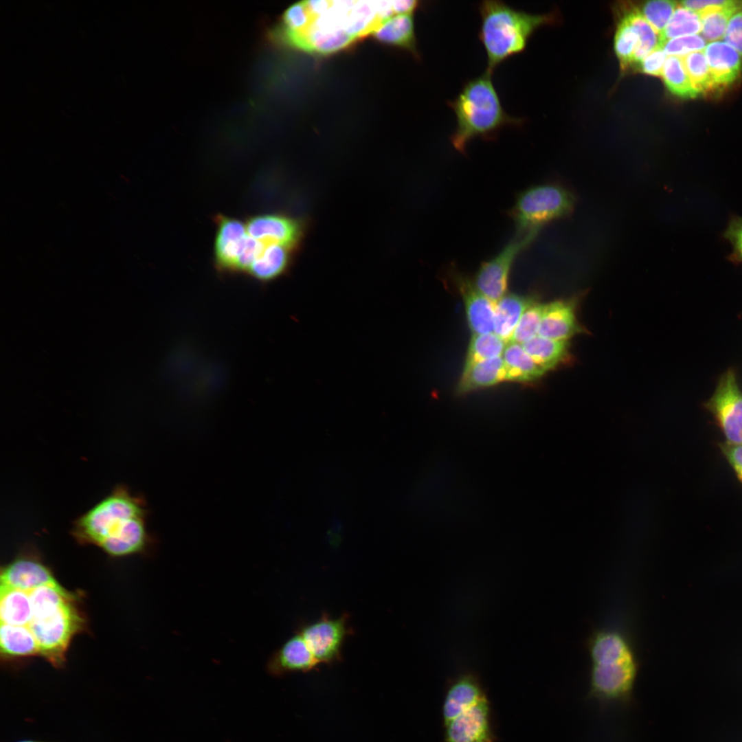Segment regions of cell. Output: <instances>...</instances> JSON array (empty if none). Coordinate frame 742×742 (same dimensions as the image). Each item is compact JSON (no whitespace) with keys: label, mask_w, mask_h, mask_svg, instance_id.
<instances>
[{"label":"cell","mask_w":742,"mask_h":742,"mask_svg":"<svg viewBox=\"0 0 742 742\" xmlns=\"http://www.w3.org/2000/svg\"><path fill=\"white\" fill-rule=\"evenodd\" d=\"M396 14V1H304L286 10L273 34L290 47L325 56L372 34Z\"/></svg>","instance_id":"obj_1"},{"label":"cell","mask_w":742,"mask_h":742,"mask_svg":"<svg viewBox=\"0 0 742 742\" xmlns=\"http://www.w3.org/2000/svg\"><path fill=\"white\" fill-rule=\"evenodd\" d=\"M142 497L117 484L73 522L71 532L80 543L95 545L121 556L144 551L150 541Z\"/></svg>","instance_id":"obj_2"},{"label":"cell","mask_w":742,"mask_h":742,"mask_svg":"<svg viewBox=\"0 0 742 742\" xmlns=\"http://www.w3.org/2000/svg\"><path fill=\"white\" fill-rule=\"evenodd\" d=\"M590 659L589 693L604 701L631 698L639 662L628 635L615 627L594 629L586 642Z\"/></svg>","instance_id":"obj_3"},{"label":"cell","mask_w":742,"mask_h":742,"mask_svg":"<svg viewBox=\"0 0 742 742\" xmlns=\"http://www.w3.org/2000/svg\"><path fill=\"white\" fill-rule=\"evenodd\" d=\"M491 74L485 71L464 83L458 95L447 104L453 111L456 126L450 137L454 149L462 154L473 139H493L507 126H521L523 119L504 110Z\"/></svg>","instance_id":"obj_4"},{"label":"cell","mask_w":742,"mask_h":742,"mask_svg":"<svg viewBox=\"0 0 742 742\" xmlns=\"http://www.w3.org/2000/svg\"><path fill=\"white\" fill-rule=\"evenodd\" d=\"M478 10V38L486 55V71L491 74L504 61L523 52L539 27L553 21L552 15L531 14L501 1H481Z\"/></svg>","instance_id":"obj_5"},{"label":"cell","mask_w":742,"mask_h":742,"mask_svg":"<svg viewBox=\"0 0 742 742\" xmlns=\"http://www.w3.org/2000/svg\"><path fill=\"white\" fill-rule=\"evenodd\" d=\"M576 197L568 189L556 184L535 186L517 196L510 210L517 234L538 232L546 224L570 216Z\"/></svg>","instance_id":"obj_6"},{"label":"cell","mask_w":742,"mask_h":742,"mask_svg":"<svg viewBox=\"0 0 742 742\" xmlns=\"http://www.w3.org/2000/svg\"><path fill=\"white\" fill-rule=\"evenodd\" d=\"M82 623V619L73 598L50 614L32 618L26 627L36 639L39 654L54 666L60 667L65 662L68 644Z\"/></svg>","instance_id":"obj_7"},{"label":"cell","mask_w":742,"mask_h":742,"mask_svg":"<svg viewBox=\"0 0 742 742\" xmlns=\"http://www.w3.org/2000/svg\"><path fill=\"white\" fill-rule=\"evenodd\" d=\"M704 407L712 414L725 442L742 444V391L734 370L728 369L721 376L714 394Z\"/></svg>","instance_id":"obj_8"},{"label":"cell","mask_w":742,"mask_h":742,"mask_svg":"<svg viewBox=\"0 0 742 742\" xmlns=\"http://www.w3.org/2000/svg\"><path fill=\"white\" fill-rule=\"evenodd\" d=\"M538 234L535 232L517 234L495 256L481 265L474 284L494 304L505 295L510 271L516 258L534 241Z\"/></svg>","instance_id":"obj_9"},{"label":"cell","mask_w":742,"mask_h":742,"mask_svg":"<svg viewBox=\"0 0 742 742\" xmlns=\"http://www.w3.org/2000/svg\"><path fill=\"white\" fill-rule=\"evenodd\" d=\"M348 618L346 614L338 618L324 614L299 629L319 664H330L341 660L343 644L351 632Z\"/></svg>","instance_id":"obj_10"},{"label":"cell","mask_w":742,"mask_h":742,"mask_svg":"<svg viewBox=\"0 0 742 742\" xmlns=\"http://www.w3.org/2000/svg\"><path fill=\"white\" fill-rule=\"evenodd\" d=\"M445 742H493L486 697L445 722Z\"/></svg>","instance_id":"obj_11"},{"label":"cell","mask_w":742,"mask_h":742,"mask_svg":"<svg viewBox=\"0 0 742 742\" xmlns=\"http://www.w3.org/2000/svg\"><path fill=\"white\" fill-rule=\"evenodd\" d=\"M249 236L266 244L276 243L291 249L296 247L302 235L300 224L282 215L265 214L249 218L245 224Z\"/></svg>","instance_id":"obj_12"},{"label":"cell","mask_w":742,"mask_h":742,"mask_svg":"<svg viewBox=\"0 0 742 742\" xmlns=\"http://www.w3.org/2000/svg\"><path fill=\"white\" fill-rule=\"evenodd\" d=\"M214 245L215 264L223 272L234 273L238 256L247 235L245 225L239 220L219 215Z\"/></svg>","instance_id":"obj_13"},{"label":"cell","mask_w":742,"mask_h":742,"mask_svg":"<svg viewBox=\"0 0 742 742\" xmlns=\"http://www.w3.org/2000/svg\"><path fill=\"white\" fill-rule=\"evenodd\" d=\"M318 664L299 631L289 638L270 657L268 672L273 676H282L293 672H308Z\"/></svg>","instance_id":"obj_14"},{"label":"cell","mask_w":742,"mask_h":742,"mask_svg":"<svg viewBox=\"0 0 742 742\" xmlns=\"http://www.w3.org/2000/svg\"><path fill=\"white\" fill-rule=\"evenodd\" d=\"M456 280L464 302L468 324L473 334L493 333L495 304L479 291L468 278L457 275Z\"/></svg>","instance_id":"obj_15"},{"label":"cell","mask_w":742,"mask_h":742,"mask_svg":"<svg viewBox=\"0 0 742 742\" xmlns=\"http://www.w3.org/2000/svg\"><path fill=\"white\" fill-rule=\"evenodd\" d=\"M581 330L571 300H556L544 305L538 335L567 341Z\"/></svg>","instance_id":"obj_16"},{"label":"cell","mask_w":742,"mask_h":742,"mask_svg":"<svg viewBox=\"0 0 742 742\" xmlns=\"http://www.w3.org/2000/svg\"><path fill=\"white\" fill-rule=\"evenodd\" d=\"M486 697L477 677L471 673L453 679L446 693L442 706L444 722H447Z\"/></svg>","instance_id":"obj_17"},{"label":"cell","mask_w":742,"mask_h":742,"mask_svg":"<svg viewBox=\"0 0 742 742\" xmlns=\"http://www.w3.org/2000/svg\"><path fill=\"white\" fill-rule=\"evenodd\" d=\"M705 54L716 88L732 83L742 68L739 54L726 42L717 41L706 45Z\"/></svg>","instance_id":"obj_18"},{"label":"cell","mask_w":742,"mask_h":742,"mask_svg":"<svg viewBox=\"0 0 742 742\" xmlns=\"http://www.w3.org/2000/svg\"><path fill=\"white\" fill-rule=\"evenodd\" d=\"M54 581L56 580L47 567L29 559L14 561L1 574V585L22 590H31Z\"/></svg>","instance_id":"obj_19"},{"label":"cell","mask_w":742,"mask_h":742,"mask_svg":"<svg viewBox=\"0 0 742 742\" xmlns=\"http://www.w3.org/2000/svg\"><path fill=\"white\" fill-rule=\"evenodd\" d=\"M372 34L381 43L401 47L419 57L412 14L392 16Z\"/></svg>","instance_id":"obj_20"},{"label":"cell","mask_w":742,"mask_h":742,"mask_svg":"<svg viewBox=\"0 0 742 742\" xmlns=\"http://www.w3.org/2000/svg\"><path fill=\"white\" fill-rule=\"evenodd\" d=\"M507 381L502 356L477 363L463 369L457 392L460 394Z\"/></svg>","instance_id":"obj_21"},{"label":"cell","mask_w":742,"mask_h":742,"mask_svg":"<svg viewBox=\"0 0 742 742\" xmlns=\"http://www.w3.org/2000/svg\"><path fill=\"white\" fill-rule=\"evenodd\" d=\"M291 251V249L280 244H267L247 273L260 282L274 280L284 275L289 269Z\"/></svg>","instance_id":"obj_22"},{"label":"cell","mask_w":742,"mask_h":742,"mask_svg":"<svg viewBox=\"0 0 742 742\" xmlns=\"http://www.w3.org/2000/svg\"><path fill=\"white\" fill-rule=\"evenodd\" d=\"M532 302L517 294L505 295L495 304L493 333L508 343L521 316Z\"/></svg>","instance_id":"obj_23"},{"label":"cell","mask_w":742,"mask_h":742,"mask_svg":"<svg viewBox=\"0 0 742 742\" xmlns=\"http://www.w3.org/2000/svg\"><path fill=\"white\" fill-rule=\"evenodd\" d=\"M32 618V607L27 590L1 585V623L26 627Z\"/></svg>","instance_id":"obj_24"},{"label":"cell","mask_w":742,"mask_h":742,"mask_svg":"<svg viewBox=\"0 0 742 742\" xmlns=\"http://www.w3.org/2000/svg\"><path fill=\"white\" fill-rule=\"evenodd\" d=\"M521 346L535 363L546 372L565 361L569 354L567 341L537 335Z\"/></svg>","instance_id":"obj_25"},{"label":"cell","mask_w":742,"mask_h":742,"mask_svg":"<svg viewBox=\"0 0 742 742\" xmlns=\"http://www.w3.org/2000/svg\"><path fill=\"white\" fill-rule=\"evenodd\" d=\"M507 381L529 382L541 377L545 371L524 350L521 344L508 342L502 355Z\"/></svg>","instance_id":"obj_26"},{"label":"cell","mask_w":742,"mask_h":742,"mask_svg":"<svg viewBox=\"0 0 742 742\" xmlns=\"http://www.w3.org/2000/svg\"><path fill=\"white\" fill-rule=\"evenodd\" d=\"M0 646L1 653L7 656L25 657L39 654L34 635L25 626L1 623Z\"/></svg>","instance_id":"obj_27"},{"label":"cell","mask_w":742,"mask_h":742,"mask_svg":"<svg viewBox=\"0 0 742 742\" xmlns=\"http://www.w3.org/2000/svg\"><path fill=\"white\" fill-rule=\"evenodd\" d=\"M742 7V1H732L727 5L707 8L697 13L701 20V34L706 41H717L723 38L732 16Z\"/></svg>","instance_id":"obj_28"},{"label":"cell","mask_w":742,"mask_h":742,"mask_svg":"<svg viewBox=\"0 0 742 742\" xmlns=\"http://www.w3.org/2000/svg\"><path fill=\"white\" fill-rule=\"evenodd\" d=\"M661 76L668 91L678 97L691 98L698 95L685 69L682 58L667 57Z\"/></svg>","instance_id":"obj_29"},{"label":"cell","mask_w":742,"mask_h":742,"mask_svg":"<svg viewBox=\"0 0 742 742\" xmlns=\"http://www.w3.org/2000/svg\"><path fill=\"white\" fill-rule=\"evenodd\" d=\"M701 31L700 16L692 10L677 5L668 23L660 34L661 46L670 39L698 34Z\"/></svg>","instance_id":"obj_30"},{"label":"cell","mask_w":742,"mask_h":742,"mask_svg":"<svg viewBox=\"0 0 742 742\" xmlns=\"http://www.w3.org/2000/svg\"><path fill=\"white\" fill-rule=\"evenodd\" d=\"M506 343L494 333L473 335L464 369L482 361L501 357Z\"/></svg>","instance_id":"obj_31"},{"label":"cell","mask_w":742,"mask_h":742,"mask_svg":"<svg viewBox=\"0 0 742 742\" xmlns=\"http://www.w3.org/2000/svg\"><path fill=\"white\" fill-rule=\"evenodd\" d=\"M625 15L639 37L638 45L635 51L633 60V65L638 67L645 56L661 45L660 36L636 8L628 11Z\"/></svg>","instance_id":"obj_32"},{"label":"cell","mask_w":742,"mask_h":742,"mask_svg":"<svg viewBox=\"0 0 742 742\" xmlns=\"http://www.w3.org/2000/svg\"><path fill=\"white\" fill-rule=\"evenodd\" d=\"M685 69L697 94L716 89L704 51L682 58Z\"/></svg>","instance_id":"obj_33"},{"label":"cell","mask_w":742,"mask_h":742,"mask_svg":"<svg viewBox=\"0 0 742 742\" xmlns=\"http://www.w3.org/2000/svg\"><path fill=\"white\" fill-rule=\"evenodd\" d=\"M638 42V35L625 14L618 25L614 39L615 52L622 69L633 65Z\"/></svg>","instance_id":"obj_34"},{"label":"cell","mask_w":742,"mask_h":742,"mask_svg":"<svg viewBox=\"0 0 742 742\" xmlns=\"http://www.w3.org/2000/svg\"><path fill=\"white\" fill-rule=\"evenodd\" d=\"M544 305L534 301L530 303L521 316L509 342L521 344L538 335Z\"/></svg>","instance_id":"obj_35"},{"label":"cell","mask_w":742,"mask_h":742,"mask_svg":"<svg viewBox=\"0 0 742 742\" xmlns=\"http://www.w3.org/2000/svg\"><path fill=\"white\" fill-rule=\"evenodd\" d=\"M677 7L674 1L657 0L644 2L637 8L642 16L659 33L664 29Z\"/></svg>","instance_id":"obj_36"},{"label":"cell","mask_w":742,"mask_h":742,"mask_svg":"<svg viewBox=\"0 0 742 742\" xmlns=\"http://www.w3.org/2000/svg\"><path fill=\"white\" fill-rule=\"evenodd\" d=\"M706 40L699 34L685 36L666 41L662 47L669 56L682 58L690 53L704 51Z\"/></svg>","instance_id":"obj_37"},{"label":"cell","mask_w":742,"mask_h":742,"mask_svg":"<svg viewBox=\"0 0 742 742\" xmlns=\"http://www.w3.org/2000/svg\"><path fill=\"white\" fill-rule=\"evenodd\" d=\"M666 56L662 47L658 46L641 60L638 68L648 75L661 76Z\"/></svg>","instance_id":"obj_38"},{"label":"cell","mask_w":742,"mask_h":742,"mask_svg":"<svg viewBox=\"0 0 742 742\" xmlns=\"http://www.w3.org/2000/svg\"><path fill=\"white\" fill-rule=\"evenodd\" d=\"M742 58V10L730 18L723 38Z\"/></svg>","instance_id":"obj_39"},{"label":"cell","mask_w":742,"mask_h":742,"mask_svg":"<svg viewBox=\"0 0 742 742\" xmlns=\"http://www.w3.org/2000/svg\"><path fill=\"white\" fill-rule=\"evenodd\" d=\"M717 446L742 484V444H730L724 441L719 442Z\"/></svg>","instance_id":"obj_40"},{"label":"cell","mask_w":742,"mask_h":742,"mask_svg":"<svg viewBox=\"0 0 742 742\" xmlns=\"http://www.w3.org/2000/svg\"><path fill=\"white\" fill-rule=\"evenodd\" d=\"M726 237L732 244L737 256L742 260V218L732 222L727 230Z\"/></svg>","instance_id":"obj_41"},{"label":"cell","mask_w":742,"mask_h":742,"mask_svg":"<svg viewBox=\"0 0 742 742\" xmlns=\"http://www.w3.org/2000/svg\"><path fill=\"white\" fill-rule=\"evenodd\" d=\"M15 742H49V741H36V740H31V739H25V740L17 741H15Z\"/></svg>","instance_id":"obj_42"}]
</instances>
